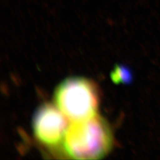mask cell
Segmentation results:
<instances>
[{
  "label": "cell",
  "mask_w": 160,
  "mask_h": 160,
  "mask_svg": "<svg viewBox=\"0 0 160 160\" xmlns=\"http://www.w3.org/2000/svg\"><path fill=\"white\" fill-rule=\"evenodd\" d=\"M112 130L97 115L68 125L63 139L65 152L76 160H98L107 156L113 145Z\"/></svg>",
  "instance_id": "obj_1"
},
{
  "label": "cell",
  "mask_w": 160,
  "mask_h": 160,
  "mask_svg": "<svg viewBox=\"0 0 160 160\" xmlns=\"http://www.w3.org/2000/svg\"><path fill=\"white\" fill-rule=\"evenodd\" d=\"M100 100V92L95 83L83 77L67 78L54 91L56 106L72 122L97 115Z\"/></svg>",
  "instance_id": "obj_2"
},
{
  "label": "cell",
  "mask_w": 160,
  "mask_h": 160,
  "mask_svg": "<svg viewBox=\"0 0 160 160\" xmlns=\"http://www.w3.org/2000/svg\"><path fill=\"white\" fill-rule=\"evenodd\" d=\"M68 119L57 106L42 105L35 112L32 127L35 138L41 143L53 146L63 141L68 127Z\"/></svg>",
  "instance_id": "obj_3"
},
{
  "label": "cell",
  "mask_w": 160,
  "mask_h": 160,
  "mask_svg": "<svg viewBox=\"0 0 160 160\" xmlns=\"http://www.w3.org/2000/svg\"><path fill=\"white\" fill-rule=\"evenodd\" d=\"M110 77L115 83L128 84L132 81L133 75L131 70L124 65H116L112 71Z\"/></svg>",
  "instance_id": "obj_4"
}]
</instances>
